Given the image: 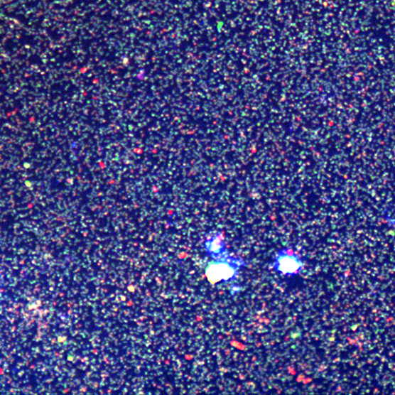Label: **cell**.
Segmentation results:
<instances>
[{
    "mask_svg": "<svg viewBox=\"0 0 395 395\" xmlns=\"http://www.w3.org/2000/svg\"><path fill=\"white\" fill-rule=\"evenodd\" d=\"M274 267L278 273L282 275L296 276L301 273L304 263L301 256L293 251L283 249L277 254Z\"/></svg>",
    "mask_w": 395,
    "mask_h": 395,
    "instance_id": "2",
    "label": "cell"
},
{
    "mask_svg": "<svg viewBox=\"0 0 395 395\" xmlns=\"http://www.w3.org/2000/svg\"><path fill=\"white\" fill-rule=\"evenodd\" d=\"M245 264L239 258L229 256L221 262L212 264L209 268V274L215 281H229L237 276L239 269Z\"/></svg>",
    "mask_w": 395,
    "mask_h": 395,
    "instance_id": "1",
    "label": "cell"
}]
</instances>
